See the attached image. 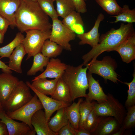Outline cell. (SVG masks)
Returning a JSON list of instances; mask_svg holds the SVG:
<instances>
[{"instance_id": "1", "label": "cell", "mask_w": 135, "mask_h": 135, "mask_svg": "<svg viewBox=\"0 0 135 135\" xmlns=\"http://www.w3.org/2000/svg\"><path fill=\"white\" fill-rule=\"evenodd\" d=\"M15 18L16 26L22 33L31 30L46 31L52 28L48 16L37 1L20 0Z\"/></svg>"}, {"instance_id": "2", "label": "cell", "mask_w": 135, "mask_h": 135, "mask_svg": "<svg viewBox=\"0 0 135 135\" xmlns=\"http://www.w3.org/2000/svg\"><path fill=\"white\" fill-rule=\"evenodd\" d=\"M135 34L132 23H122L120 28H112L100 37L99 42L88 53L83 56V63L86 66L92 60L96 59L101 54L105 51L110 52L128 38Z\"/></svg>"}, {"instance_id": "3", "label": "cell", "mask_w": 135, "mask_h": 135, "mask_svg": "<svg viewBox=\"0 0 135 135\" xmlns=\"http://www.w3.org/2000/svg\"><path fill=\"white\" fill-rule=\"evenodd\" d=\"M84 65L83 63L77 66L68 65L61 78L69 89L73 101L87 96L88 82L86 72L88 66L87 64L83 68Z\"/></svg>"}, {"instance_id": "4", "label": "cell", "mask_w": 135, "mask_h": 135, "mask_svg": "<svg viewBox=\"0 0 135 135\" xmlns=\"http://www.w3.org/2000/svg\"><path fill=\"white\" fill-rule=\"evenodd\" d=\"M107 96L106 101L100 103L95 102L94 110L99 116L114 118L121 126L126 114L125 108L112 94L108 93Z\"/></svg>"}, {"instance_id": "5", "label": "cell", "mask_w": 135, "mask_h": 135, "mask_svg": "<svg viewBox=\"0 0 135 135\" xmlns=\"http://www.w3.org/2000/svg\"><path fill=\"white\" fill-rule=\"evenodd\" d=\"M51 30H31L26 31V37L22 44L27 54L26 60L41 52L45 41L49 39Z\"/></svg>"}, {"instance_id": "6", "label": "cell", "mask_w": 135, "mask_h": 135, "mask_svg": "<svg viewBox=\"0 0 135 135\" xmlns=\"http://www.w3.org/2000/svg\"><path fill=\"white\" fill-rule=\"evenodd\" d=\"M88 64V72L98 75L106 81L108 80L115 83H118V81L121 82L115 72L117 66L116 62L110 57L106 56L101 60H92Z\"/></svg>"}, {"instance_id": "7", "label": "cell", "mask_w": 135, "mask_h": 135, "mask_svg": "<svg viewBox=\"0 0 135 135\" xmlns=\"http://www.w3.org/2000/svg\"><path fill=\"white\" fill-rule=\"evenodd\" d=\"M30 89L26 83L20 80L3 108L6 112L15 111L29 102L33 96Z\"/></svg>"}, {"instance_id": "8", "label": "cell", "mask_w": 135, "mask_h": 135, "mask_svg": "<svg viewBox=\"0 0 135 135\" xmlns=\"http://www.w3.org/2000/svg\"><path fill=\"white\" fill-rule=\"evenodd\" d=\"M51 28L49 40L60 46L63 49L71 51L69 42L75 39L76 33L66 27L58 18L52 19Z\"/></svg>"}, {"instance_id": "9", "label": "cell", "mask_w": 135, "mask_h": 135, "mask_svg": "<svg viewBox=\"0 0 135 135\" xmlns=\"http://www.w3.org/2000/svg\"><path fill=\"white\" fill-rule=\"evenodd\" d=\"M43 108L40 102L35 94L29 102L19 108L12 112L6 113L10 118L23 122L33 129L31 124L32 118L36 111Z\"/></svg>"}, {"instance_id": "10", "label": "cell", "mask_w": 135, "mask_h": 135, "mask_svg": "<svg viewBox=\"0 0 135 135\" xmlns=\"http://www.w3.org/2000/svg\"><path fill=\"white\" fill-rule=\"evenodd\" d=\"M26 83L36 95L44 109L46 118L48 122L55 112L61 108L70 105V104L56 100L40 92L34 88L28 81H26Z\"/></svg>"}, {"instance_id": "11", "label": "cell", "mask_w": 135, "mask_h": 135, "mask_svg": "<svg viewBox=\"0 0 135 135\" xmlns=\"http://www.w3.org/2000/svg\"><path fill=\"white\" fill-rule=\"evenodd\" d=\"M0 121L6 125L9 135H35L34 129H32L28 124L19 122L10 118L4 110L0 111Z\"/></svg>"}, {"instance_id": "12", "label": "cell", "mask_w": 135, "mask_h": 135, "mask_svg": "<svg viewBox=\"0 0 135 135\" xmlns=\"http://www.w3.org/2000/svg\"><path fill=\"white\" fill-rule=\"evenodd\" d=\"M19 81L12 73L0 74V103L3 108Z\"/></svg>"}, {"instance_id": "13", "label": "cell", "mask_w": 135, "mask_h": 135, "mask_svg": "<svg viewBox=\"0 0 135 135\" xmlns=\"http://www.w3.org/2000/svg\"><path fill=\"white\" fill-rule=\"evenodd\" d=\"M68 66V65L62 62L60 59L51 58L48 62L45 70L39 75L34 77L32 82L42 78H61Z\"/></svg>"}, {"instance_id": "14", "label": "cell", "mask_w": 135, "mask_h": 135, "mask_svg": "<svg viewBox=\"0 0 135 135\" xmlns=\"http://www.w3.org/2000/svg\"><path fill=\"white\" fill-rule=\"evenodd\" d=\"M104 18V15L102 13H100L94 26L90 30L87 32L77 34V37L80 40L78 43L79 45L88 44L93 48L98 44L100 36L98 32L99 27L101 22Z\"/></svg>"}, {"instance_id": "15", "label": "cell", "mask_w": 135, "mask_h": 135, "mask_svg": "<svg viewBox=\"0 0 135 135\" xmlns=\"http://www.w3.org/2000/svg\"><path fill=\"white\" fill-rule=\"evenodd\" d=\"M116 51L120 54L122 60L127 64L135 59V34L131 36L110 51Z\"/></svg>"}, {"instance_id": "16", "label": "cell", "mask_w": 135, "mask_h": 135, "mask_svg": "<svg viewBox=\"0 0 135 135\" xmlns=\"http://www.w3.org/2000/svg\"><path fill=\"white\" fill-rule=\"evenodd\" d=\"M92 74L89 72L87 73L89 92L87 94L85 101L91 102L92 100H96L98 103L104 102L107 100V95L104 92L98 80H96Z\"/></svg>"}, {"instance_id": "17", "label": "cell", "mask_w": 135, "mask_h": 135, "mask_svg": "<svg viewBox=\"0 0 135 135\" xmlns=\"http://www.w3.org/2000/svg\"><path fill=\"white\" fill-rule=\"evenodd\" d=\"M121 126L114 118L100 116L98 124L92 134L113 135L120 130Z\"/></svg>"}, {"instance_id": "18", "label": "cell", "mask_w": 135, "mask_h": 135, "mask_svg": "<svg viewBox=\"0 0 135 135\" xmlns=\"http://www.w3.org/2000/svg\"><path fill=\"white\" fill-rule=\"evenodd\" d=\"M31 122L38 135H58L49 128L44 112L42 109L38 110L33 114Z\"/></svg>"}, {"instance_id": "19", "label": "cell", "mask_w": 135, "mask_h": 135, "mask_svg": "<svg viewBox=\"0 0 135 135\" xmlns=\"http://www.w3.org/2000/svg\"><path fill=\"white\" fill-rule=\"evenodd\" d=\"M20 3V0H0V14L10 22V26H16L15 14Z\"/></svg>"}, {"instance_id": "20", "label": "cell", "mask_w": 135, "mask_h": 135, "mask_svg": "<svg viewBox=\"0 0 135 135\" xmlns=\"http://www.w3.org/2000/svg\"><path fill=\"white\" fill-rule=\"evenodd\" d=\"M62 22L66 27L76 34L84 32V24L80 13L75 10L64 18Z\"/></svg>"}, {"instance_id": "21", "label": "cell", "mask_w": 135, "mask_h": 135, "mask_svg": "<svg viewBox=\"0 0 135 135\" xmlns=\"http://www.w3.org/2000/svg\"><path fill=\"white\" fill-rule=\"evenodd\" d=\"M26 54V52L22 43L15 48L9 57V60L8 66L12 70L18 73H22V62Z\"/></svg>"}, {"instance_id": "22", "label": "cell", "mask_w": 135, "mask_h": 135, "mask_svg": "<svg viewBox=\"0 0 135 135\" xmlns=\"http://www.w3.org/2000/svg\"><path fill=\"white\" fill-rule=\"evenodd\" d=\"M59 78L48 80L46 78L38 79L32 82V86L40 92L45 95H53Z\"/></svg>"}, {"instance_id": "23", "label": "cell", "mask_w": 135, "mask_h": 135, "mask_svg": "<svg viewBox=\"0 0 135 135\" xmlns=\"http://www.w3.org/2000/svg\"><path fill=\"white\" fill-rule=\"evenodd\" d=\"M65 108H62L57 110L56 114L50 118L48 122L50 130L57 134L59 130L67 124L69 122Z\"/></svg>"}, {"instance_id": "24", "label": "cell", "mask_w": 135, "mask_h": 135, "mask_svg": "<svg viewBox=\"0 0 135 135\" xmlns=\"http://www.w3.org/2000/svg\"><path fill=\"white\" fill-rule=\"evenodd\" d=\"M52 97L56 100L69 104L73 101L69 89L62 78L58 79Z\"/></svg>"}, {"instance_id": "25", "label": "cell", "mask_w": 135, "mask_h": 135, "mask_svg": "<svg viewBox=\"0 0 135 135\" xmlns=\"http://www.w3.org/2000/svg\"><path fill=\"white\" fill-rule=\"evenodd\" d=\"M82 98H79L77 102H73L71 105L65 108L66 114L69 122L76 129L79 128L80 116L79 107Z\"/></svg>"}, {"instance_id": "26", "label": "cell", "mask_w": 135, "mask_h": 135, "mask_svg": "<svg viewBox=\"0 0 135 135\" xmlns=\"http://www.w3.org/2000/svg\"><path fill=\"white\" fill-rule=\"evenodd\" d=\"M63 49L55 42L47 39L43 45L41 52L45 56L50 58H55L60 55Z\"/></svg>"}, {"instance_id": "27", "label": "cell", "mask_w": 135, "mask_h": 135, "mask_svg": "<svg viewBox=\"0 0 135 135\" xmlns=\"http://www.w3.org/2000/svg\"><path fill=\"white\" fill-rule=\"evenodd\" d=\"M33 62L32 66L27 73L28 76H32L36 74L38 71L43 72L44 67L46 66L50 59L44 56L40 52L34 56Z\"/></svg>"}, {"instance_id": "28", "label": "cell", "mask_w": 135, "mask_h": 135, "mask_svg": "<svg viewBox=\"0 0 135 135\" xmlns=\"http://www.w3.org/2000/svg\"><path fill=\"white\" fill-rule=\"evenodd\" d=\"M55 1L56 11L58 16L64 18L75 10L72 0H55Z\"/></svg>"}, {"instance_id": "29", "label": "cell", "mask_w": 135, "mask_h": 135, "mask_svg": "<svg viewBox=\"0 0 135 135\" xmlns=\"http://www.w3.org/2000/svg\"><path fill=\"white\" fill-rule=\"evenodd\" d=\"M24 35L20 32L17 33L14 38L7 45L0 48L1 58H8L12 53L14 50L21 43L24 39Z\"/></svg>"}, {"instance_id": "30", "label": "cell", "mask_w": 135, "mask_h": 135, "mask_svg": "<svg viewBox=\"0 0 135 135\" xmlns=\"http://www.w3.org/2000/svg\"><path fill=\"white\" fill-rule=\"evenodd\" d=\"M112 17L115 18L116 20L110 22L112 23H116L120 21L132 23L135 22V9L130 10L128 5H124L118 14Z\"/></svg>"}, {"instance_id": "31", "label": "cell", "mask_w": 135, "mask_h": 135, "mask_svg": "<svg viewBox=\"0 0 135 135\" xmlns=\"http://www.w3.org/2000/svg\"><path fill=\"white\" fill-rule=\"evenodd\" d=\"M97 3L108 14L116 15L121 11L122 8L116 0H95Z\"/></svg>"}, {"instance_id": "32", "label": "cell", "mask_w": 135, "mask_h": 135, "mask_svg": "<svg viewBox=\"0 0 135 135\" xmlns=\"http://www.w3.org/2000/svg\"><path fill=\"white\" fill-rule=\"evenodd\" d=\"M96 102H89L83 100L80 103L79 107L80 120L79 128L83 129L85 122L90 113L93 108Z\"/></svg>"}, {"instance_id": "33", "label": "cell", "mask_w": 135, "mask_h": 135, "mask_svg": "<svg viewBox=\"0 0 135 135\" xmlns=\"http://www.w3.org/2000/svg\"><path fill=\"white\" fill-rule=\"evenodd\" d=\"M55 0H38L37 2L43 11L52 19L58 18V16L55 9L54 2Z\"/></svg>"}, {"instance_id": "34", "label": "cell", "mask_w": 135, "mask_h": 135, "mask_svg": "<svg viewBox=\"0 0 135 135\" xmlns=\"http://www.w3.org/2000/svg\"><path fill=\"white\" fill-rule=\"evenodd\" d=\"M100 118V116L96 114L94 108L85 122L84 128L92 134L98 124Z\"/></svg>"}, {"instance_id": "35", "label": "cell", "mask_w": 135, "mask_h": 135, "mask_svg": "<svg viewBox=\"0 0 135 135\" xmlns=\"http://www.w3.org/2000/svg\"><path fill=\"white\" fill-rule=\"evenodd\" d=\"M127 108V112L120 128L124 132L126 129L134 127L135 125V105Z\"/></svg>"}, {"instance_id": "36", "label": "cell", "mask_w": 135, "mask_h": 135, "mask_svg": "<svg viewBox=\"0 0 135 135\" xmlns=\"http://www.w3.org/2000/svg\"><path fill=\"white\" fill-rule=\"evenodd\" d=\"M133 79L130 82H124V84L128 86V90L127 91L128 96L125 105L128 108L135 104V70L134 69L133 74Z\"/></svg>"}, {"instance_id": "37", "label": "cell", "mask_w": 135, "mask_h": 135, "mask_svg": "<svg viewBox=\"0 0 135 135\" xmlns=\"http://www.w3.org/2000/svg\"><path fill=\"white\" fill-rule=\"evenodd\" d=\"M75 129L69 122L59 130L58 135H75Z\"/></svg>"}, {"instance_id": "38", "label": "cell", "mask_w": 135, "mask_h": 135, "mask_svg": "<svg viewBox=\"0 0 135 135\" xmlns=\"http://www.w3.org/2000/svg\"><path fill=\"white\" fill-rule=\"evenodd\" d=\"M72 0L74 4L76 11L80 13H84L86 12V4L84 0Z\"/></svg>"}, {"instance_id": "39", "label": "cell", "mask_w": 135, "mask_h": 135, "mask_svg": "<svg viewBox=\"0 0 135 135\" xmlns=\"http://www.w3.org/2000/svg\"><path fill=\"white\" fill-rule=\"evenodd\" d=\"M10 25V24L9 21L0 14V32L4 35L8 26Z\"/></svg>"}, {"instance_id": "40", "label": "cell", "mask_w": 135, "mask_h": 135, "mask_svg": "<svg viewBox=\"0 0 135 135\" xmlns=\"http://www.w3.org/2000/svg\"><path fill=\"white\" fill-rule=\"evenodd\" d=\"M0 135H9L5 124L0 120Z\"/></svg>"}, {"instance_id": "41", "label": "cell", "mask_w": 135, "mask_h": 135, "mask_svg": "<svg viewBox=\"0 0 135 135\" xmlns=\"http://www.w3.org/2000/svg\"><path fill=\"white\" fill-rule=\"evenodd\" d=\"M75 135H90L91 133L88 131L84 129H75Z\"/></svg>"}, {"instance_id": "42", "label": "cell", "mask_w": 135, "mask_h": 135, "mask_svg": "<svg viewBox=\"0 0 135 135\" xmlns=\"http://www.w3.org/2000/svg\"><path fill=\"white\" fill-rule=\"evenodd\" d=\"M0 68L3 72L12 73L11 69L5 64L0 60Z\"/></svg>"}, {"instance_id": "43", "label": "cell", "mask_w": 135, "mask_h": 135, "mask_svg": "<svg viewBox=\"0 0 135 135\" xmlns=\"http://www.w3.org/2000/svg\"><path fill=\"white\" fill-rule=\"evenodd\" d=\"M4 35L0 32V44L2 43L3 42Z\"/></svg>"}, {"instance_id": "44", "label": "cell", "mask_w": 135, "mask_h": 135, "mask_svg": "<svg viewBox=\"0 0 135 135\" xmlns=\"http://www.w3.org/2000/svg\"><path fill=\"white\" fill-rule=\"evenodd\" d=\"M4 110V108L2 106V105L0 103V111L2 110Z\"/></svg>"}, {"instance_id": "45", "label": "cell", "mask_w": 135, "mask_h": 135, "mask_svg": "<svg viewBox=\"0 0 135 135\" xmlns=\"http://www.w3.org/2000/svg\"><path fill=\"white\" fill-rule=\"evenodd\" d=\"M31 0L34 1H37L38 0Z\"/></svg>"}, {"instance_id": "46", "label": "cell", "mask_w": 135, "mask_h": 135, "mask_svg": "<svg viewBox=\"0 0 135 135\" xmlns=\"http://www.w3.org/2000/svg\"><path fill=\"white\" fill-rule=\"evenodd\" d=\"M84 0L85 2V1H87V0Z\"/></svg>"}, {"instance_id": "47", "label": "cell", "mask_w": 135, "mask_h": 135, "mask_svg": "<svg viewBox=\"0 0 135 135\" xmlns=\"http://www.w3.org/2000/svg\"></svg>"}]
</instances>
